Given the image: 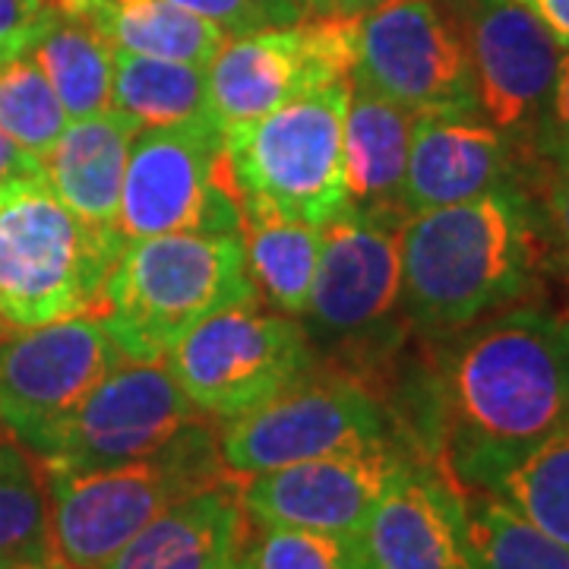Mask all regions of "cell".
I'll return each mask as SVG.
<instances>
[{
  "label": "cell",
  "mask_w": 569,
  "mask_h": 569,
  "mask_svg": "<svg viewBox=\"0 0 569 569\" xmlns=\"http://www.w3.org/2000/svg\"><path fill=\"white\" fill-rule=\"evenodd\" d=\"M247 535L234 569H367L358 535L310 529H263Z\"/></svg>",
  "instance_id": "30"
},
{
  "label": "cell",
  "mask_w": 569,
  "mask_h": 569,
  "mask_svg": "<svg viewBox=\"0 0 569 569\" xmlns=\"http://www.w3.org/2000/svg\"><path fill=\"white\" fill-rule=\"evenodd\" d=\"M0 569H13V567H10V563H0Z\"/></svg>",
  "instance_id": "40"
},
{
  "label": "cell",
  "mask_w": 569,
  "mask_h": 569,
  "mask_svg": "<svg viewBox=\"0 0 569 569\" xmlns=\"http://www.w3.org/2000/svg\"><path fill=\"white\" fill-rule=\"evenodd\" d=\"M67 123L61 99L32 54L0 63V127L10 140L44 162Z\"/></svg>",
  "instance_id": "29"
},
{
  "label": "cell",
  "mask_w": 569,
  "mask_h": 569,
  "mask_svg": "<svg viewBox=\"0 0 569 569\" xmlns=\"http://www.w3.org/2000/svg\"><path fill=\"white\" fill-rule=\"evenodd\" d=\"M548 29L560 51H569V0H519Z\"/></svg>",
  "instance_id": "35"
},
{
  "label": "cell",
  "mask_w": 569,
  "mask_h": 569,
  "mask_svg": "<svg viewBox=\"0 0 569 569\" xmlns=\"http://www.w3.org/2000/svg\"><path fill=\"white\" fill-rule=\"evenodd\" d=\"M355 17L269 26L234 36L206 67L209 108L219 127L263 118L323 86L351 80Z\"/></svg>",
  "instance_id": "12"
},
{
  "label": "cell",
  "mask_w": 569,
  "mask_h": 569,
  "mask_svg": "<svg viewBox=\"0 0 569 569\" xmlns=\"http://www.w3.org/2000/svg\"><path fill=\"white\" fill-rule=\"evenodd\" d=\"M0 336H3V323H0Z\"/></svg>",
  "instance_id": "41"
},
{
  "label": "cell",
  "mask_w": 569,
  "mask_h": 569,
  "mask_svg": "<svg viewBox=\"0 0 569 569\" xmlns=\"http://www.w3.org/2000/svg\"><path fill=\"white\" fill-rule=\"evenodd\" d=\"M351 80L323 86L263 118L224 127L222 149L241 212L323 228L351 209L346 108Z\"/></svg>",
  "instance_id": "7"
},
{
  "label": "cell",
  "mask_w": 569,
  "mask_h": 569,
  "mask_svg": "<svg viewBox=\"0 0 569 569\" xmlns=\"http://www.w3.org/2000/svg\"><path fill=\"white\" fill-rule=\"evenodd\" d=\"M531 193L545 212L553 260L563 263L569 276V164H531Z\"/></svg>",
  "instance_id": "33"
},
{
  "label": "cell",
  "mask_w": 569,
  "mask_h": 569,
  "mask_svg": "<svg viewBox=\"0 0 569 569\" xmlns=\"http://www.w3.org/2000/svg\"><path fill=\"white\" fill-rule=\"evenodd\" d=\"M58 17L54 0H0V63L32 54Z\"/></svg>",
  "instance_id": "32"
},
{
  "label": "cell",
  "mask_w": 569,
  "mask_h": 569,
  "mask_svg": "<svg viewBox=\"0 0 569 569\" xmlns=\"http://www.w3.org/2000/svg\"><path fill=\"white\" fill-rule=\"evenodd\" d=\"M529 156L485 118L418 114L408 146L402 209L408 216L466 203L493 187L529 181Z\"/></svg>",
  "instance_id": "18"
},
{
  "label": "cell",
  "mask_w": 569,
  "mask_h": 569,
  "mask_svg": "<svg viewBox=\"0 0 569 569\" xmlns=\"http://www.w3.org/2000/svg\"><path fill=\"white\" fill-rule=\"evenodd\" d=\"M351 82L415 114L481 118L466 39L447 0H383L355 17Z\"/></svg>",
  "instance_id": "11"
},
{
  "label": "cell",
  "mask_w": 569,
  "mask_h": 569,
  "mask_svg": "<svg viewBox=\"0 0 569 569\" xmlns=\"http://www.w3.org/2000/svg\"><path fill=\"white\" fill-rule=\"evenodd\" d=\"M447 7L466 39L481 118L529 156L563 51L519 0H447Z\"/></svg>",
  "instance_id": "16"
},
{
  "label": "cell",
  "mask_w": 569,
  "mask_h": 569,
  "mask_svg": "<svg viewBox=\"0 0 569 569\" xmlns=\"http://www.w3.org/2000/svg\"><path fill=\"white\" fill-rule=\"evenodd\" d=\"M13 569H61L51 557L48 560H36V563H22V567H13Z\"/></svg>",
  "instance_id": "38"
},
{
  "label": "cell",
  "mask_w": 569,
  "mask_h": 569,
  "mask_svg": "<svg viewBox=\"0 0 569 569\" xmlns=\"http://www.w3.org/2000/svg\"><path fill=\"white\" fill-rule=\"evenodd\" d=\"M425 342L421 365L396 370L387 408L462 490H493L569 421V317L531 301Z\"/></svg>",
  "instance_id": "1"
},
{
  "label": "cell",
  "mask_w": 569,
  "mask_h": 569,
  "mask_svg": "<svg viewBox=\"0 0 569 569\" xmlns=\"http://www.w3.org/2000/svg\"><path fill=\"white\" fill-rule=\"evenodd\" d=\"M402 313L421 339L531 305L553 260L529 181L408 216L399 234Z\"/></svg>",
  "instance_id": "2"
},
{
  "label": "cell",
  "mask_w": 569,
  "mask_h": 569,
  "mask_svg": "<svg viewBox=\"0 0 569 569\" xmlns=\"http://www.w3.org/2000/svg\"><path fill=\"white\" fill-rule=\"evenodd\" d=\"M250 535L238 475L159 512L102 569H234Z\"/></svg>",
  "instance_id": "19"
},
{
  "label": "cell",
  "mask_w": 569,
  "mask_h": 569,
  "mask_svg": "<svg viewBox=\"0 0 569 569\" xmlns=\"http://www.w3.org/2000/svg\"><path fill=\"white\" fill-rule=\"evenodd\" d=\"M219 123L140 127L123 171L114 228L127 241L156 234H241L244 212L224 162Z\"/></svg>",
  "instance_id": "9"
},
{
  "label": "cell",
  "mask_w": 569,
  "mask_h": 569,
  "mask_svg": "<svg viewBox=\"0 0 569 569\" xmlns=\"http://www.w3.org/2000/svg\"><path fill=\"white\" fill-rule=\"evenodd\" d=\"M358 545L367 569H475L466 490L427 456H411L373 503Z\"/></svg>",
  "instance_id": "17"
},
{
  "label": "cell",
  "mask_w": 569,
  "mask_h": 569,
  "mask_svg": "<svg viewBox=\"0 0 569 569\" xmlns=\"http://www.w3.org/2000/svg\"><path fill=\"white\" fill-rule=\"evenodd\" d=\"M67 20L89 26L114 51L209 67L228 36L171 0H54Z\"/></svg>",
  "instance_id": "21"
},
{
  "label": "cell",
  "mask_w": 569,
  "mask_h": 569,
  "mask_svg": "<svg viewBox=\"0 0 569 569\" xmlns=\"http://www.w3.org/2000/svg\"><path fill=\"white\" fill-rule=\"evenodd\" d=\"M10 440H17V437L10 433V427H7V421L0 418V447H3V443H10Z\"/></svg>",
  "instance_id": "39"
},
{
  "label": "cell",
  "mask_w": 569,
  "mask_h": 569,
  "mask_svg": "<svg viewBox=\"0 0 569 569\" xmlns=\"http://www.w3.org/2000/svg\"><path fill=\"white\" fill-rule=\"evenodd\" d=\"M466 529L475 569H569V545L493 490H466Z\"/></svg>",
  "instance_id": "26"
},
{
  "label": "cell",
  "mask_w": 569,
  "mask_h": 569,
  "mask_svg": "<svg viewBox=\"0 0 569 569\" xmlns=\"http://www.w3.org/2000/svg\"><path fill=\"white\" fill-rule=\"evenodd\" d=\"M493 493L569 545V421L509 468Z\"/></svg>",
  "instance_id": "28"
},
{
  "label": "cell",
  "mask_w": 569,
  "mask_h": 569,
  "mask_svg": "<svg viewBox=\"0 0 569 569\" xmlns=\"http://www.w3.org/2000/svg\"><path fill=\"white\" fill-rule=\"evenodd\" d=\"M377 3H383V0H305V10L317 13V17L351 20V17H361L367 10H373Z\"/></svg>",
  "instance_id": "37"
},
{
  "label": "cell",
  "mask_w": 569,
  "mask_h": 569,
  "mask_svg": "<svg viewBox=\"0 0 569 569\" xmlns=\"http://www.w3.org/2000/svg\"><path fill=\"white\" fill-rule=\"evenodd\" d=\"M203 411L162 361H123L92 389L41 456L44 468L82 471L133 462L162 449Z\"/></svg>",
  "instance_id": "15"
},
{
  "label": "cell",
  "mask_w": 569,
  "mask_h": 569,
  "mask_svg": "<svg viewBox=\"0 0 569 569\" xmlns=\"http://www.w3.org/2000/svg\"><path fill=\"white\" fill-rule=\"evenodd\" d=\"M415 118V111L351 82L342 137L351 209L408 216L402 209V181Z\"/></svg>",
  "instance_id": "22"
},
{
  "label": "cell",
  "mask_w": 569,
  "mask_h": 569,
  "mask_svg": "<svg viewBox=\"0 0 569 569\" xmlns=\"http://www.w3.org/2000/svg\"><path fill=\"white\" fill-rule=\"evenodd\" d=\"M411 456L421 452L392 437L260 475H238V490L250 526L358 535Z\"/></svg>",
  "instance_id": "14"
},
{
  "label": "cell",
  "mask_w": 569,
  "mask_h": 569,
  "mask_svg": "<svg viewBox=\"0 0 569 569\" xmlns=\"http://www.w3.org/2000/svg\"><path fill=\"white\" fill-rule=\"evenodd\" d=\"M123 247L114 224L73 216L44 174L0 183V323L36 329L102 317Z\"/></svg>",
  "instance_id": "5"
},
{
  "label": "cell",
  "mask_w": 569,
  "mask_h": 569,
  "mask_svg": "<svg viewBox=\"0 0 569 569\" xmlns=\"http://www.w3.org/2000/svg\"><path fill=\"white\" fill-rule=\"evenodd\" d=\"M250 301L244 234H156L127 241L99 320L127 361H162L206 317Z\"/></svg>",
  "instance_id": "6"
},
{
  "label": "cell",
  "mask_w": 569,
  "mask_h": 569,
  "mask_svg": "<svg viewBox=\"0 0 569 569\" xmlns=\"http://www.w3.org/2000/svg\"><path fill=\"white\" fill-rule=\"evenodd\" d=\"M408 216L348 209L323 224L305 332L323 367L361 380L387 402L411 326L402 313L399 234Z\"/></svg>",
  "instance_id": "3"
},
{
  "label": "cell",
  "mask_w": 569,
  "mask_h": 569,
  "mask_svg": "<svg viewBox=\"0 0 569 569\" xmlns=\"http://www.w3.org/2000/svg\"><path fill=\"white\" fill-rule=\"evenodd\" d=\"M70 121L104 114L114 86V48L89 26L58 17L32 48Z\"/></svg>",
  "instance_id": "25"
},
{
  "label": "cell",
  "mask_w": 569,
  "mask_h": 569,
  "mask_svg": "<svg viewBox=\"0 0 569 569\" xmlns=\"http://www.w3.org/2000/svg\"><path fill=\"white\" fill-rule=\"evenodd\" d=\"M164 365L203 415L231 421L307 377L317 355L301 320L250 301L193 326Z\"/></svg>",
  "instance_id": "8"
},
{
  "label": "cell",
  "mask_w": 569,
  "mask_h": 569,
  "mask_svg": "<svg viewBox=\"0 0 569 569\" xmlns=\"http://www.w3.org/2000/svg\"><path fill=\"white\" fill-rule=\"evenodd\" d=\"M111 104L140 127H178L212 121L206 67L114 51Z\"/></svg>",
  "instance_id": "24"
},
{
  "label": "cell",
  "mask_w": 569,
  "mask_h": 569,
  "mask_svg": "<svg viewBox=\"0 0 569 569\" xmlns=\"http://www.w3.org/2000/svg\"><path fill=\"white\" fill-rule=\"evenodd\" d=\"M392 437L402 433L387 402L361 380L317 361L307 377L276 399L222 421L219 449L228 471L260 475Z\"/></svg>",
  "instance_id": "10"
},
{
  "label": "cell",
  "mask_w": 569,
  "mask_h": 569,
  "mask_svg": "<svg viewBox=\"0 0 569 569\" xmlns=\"http://www.w3.org/2000/svg\"><path fill=\"white\" fill-rule=\"evenodd\" d=\"M140 123L121 111L70 121L44 159V181L73 216L89 224H114L121 209L123 171Z\"/></svg>",
  "instance_id": "20"
},
{
  "label": "cell",
  "mask_w": 569,
  "mask_h": 569,
  "mask_svg": "<svg viewBox=\"0 0 569 569\" xmlns=\"http://www.w3.org/2000/svg\"><path fill=\"white\" fill-rule=\"evenodd\" d=\"M298 3H301V7H305V0H298Z\"/></svg>",
  "instance_id": "42"
},
{
  "label": "cell",
  "mask_w": 569,
  "mask_h": 569,
  "mask_svg": "<svg viewBox=\"0 0 569 569\" xmlns=\"http://www.w3.org/2000/svg\"><path fill=\"white\" fill-rule=\"evenodd\" d=\"M241 234L257 298L284 317L301 320L320 266L323 228L266 212H244Z\"/></svg>",
  "instance_id": "23"
},
{
  "label": "cell",
  "mask_w": 569,
  "mask_h": 569,
  "mask_svg": "<svg viewBox=\"0 0 569 569\" xmlns=\"http://www.w3.org/2000/svg\"><path fill=\"white\" fill-rule=\"evenodd\" d=\"M123 361L99 317L7 332L0 336V418L41 459L63 421Z\"/></svg>",
  "instance_id": "13"
},
{
  "label": "cell",
  "mask_w": 569,
  "mask_h": 569,
  "mask_svg": "<svg viewBox=\"0 0 569 569\" xmlns=\"http://www.w3.org/2000/svg\"><path fill=\"white\" fill-rule=\"evenodd\" d=\"M39 174H44V164L20 149L0 127V183L17 181V178H39Z\"/></svg>",
  "instance_id": "36"
},
{
  "label": "cell",
  "mask_w": 569,
  "mask_h": 569,
  "mask_svg": "<svg viewBox=\"0 0 569 569\" xmlns=\"http://www.w3.org/2000/svg\"><path fill=\"white\" fill-rule=\"evenodd\" d=\"M209 415L133 462L61 471L48 481V548L61 569H102L159 512L231 478Z\"/></svg>",
  "instance_id": "4"
},
{
  "label": "cell",
  "mask_w": 569,
  "mask_h": 569,
  "mask_svg": "<svg viewBox=\"0 0 569 569\" xmlns=\"http://www.w3.org/2000/svg\"><path fill=\"white\" fill-rule=\"evenodd\" d=\"M203 20L216 22L224 36H247L269 26H288L305 17L298 0H171Z\"/></svg>",
  "instance_id": "31"
},
{
  "label": "cell",
  "mask_w": 569,
  "mask_h": 569,
  "mask_svg": "<svg viewBox=\"0 0 569 569\" xmlns=\"http://www.w3.org/2000/svg\"><path fill=\"white\" fill-rule=\"evenodd\" d=\"M48 481L36 452L10 440L0 447V563L48 560Z\"/></svg>",
  "instance_id": "27"
},
{
  "label": "cell",
  "mask_w": 569,
  "mask_h": 569,
  "mask_svg": "<svg viewBox=\"0 0 569 569\" xmlns=\"http://www.w3.org/2000/svg\"><path fill=\"white\" fill-rule=\"evenodd\" d=\"M529 159L541 164H569V51L560 54L550 102L529 142Z\"/></svg>",
  "instance_id": "34"
}]
</instances>
